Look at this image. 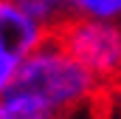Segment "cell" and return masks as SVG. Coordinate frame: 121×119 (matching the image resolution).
Here are the masks:
<instances>
[{
    "label": "cell",
    "mask_w": 121,
    "mask_h": 119,
    "mask_svg": "<svg viewBox=\"0 0 121 119\" xmlns=\"http://www.w3.org/2000/svg\"><path fill=\"white\" fill-rule=\"evenodd\" d=\"M48 37L28 11H23L14 0H0V96L14 79L20 62Z\"/></svg>",
    "instance_id": "cell-3"
},
{
    "label": "cell",
    "mask_w": 121,
    "mask_h": 119,
    "mask_svg": "<svg viewBox=\"0 0 121 119\" xmlns=\"http://www.w3.org/2000/svg\"><path fill=\"white\" fill-rule=\"evenodd\" d=\"M14 3L23 11H28L48 34H56L70 17H76L73 0H14Z\"/></svg>",
    "instance_id": "cell-4"
},
{
    "label": "cell",
    "mask_w": 121,
    "mask_h": 119,
    "mask_svg": "<svg viewBox=\"0 0 121 119\" xmlns=\"http://www.w3.org/2000/svg\"><path fill=\"white\" fill-rule=\"evenodd\" d=\"M93 111H96V108H93ZM85 114H87V111H85ZM79 116H82V114H79ZM79 116H73V119H79Z\"/></svg>",
    "instance_id": "cell-6"
},
{
    "label": "cell",
    "mask_w": 121,
    "mask_h": 119,
    "mask_svg": "<svg viewBox=\"0 0 121 119\" xmlns=\"http://www.w3.org/2000/svg\"><path fill=\"white\" fill-rule=\"evenodd\" d=\"M56 37L104 85L121 79V20L76 14L56 31Z\"/></svg>",
    "instance_id": "cell-2"
},
{
    "label": "cell",
    "mask_w": 121,
    "mask_h": 119,
    "mask_svg": "<svg viewBox=\"0 0 121 119\" xmlns=\"http://www.w3.org/2000/svg\"><path fill=\"white\" fill-rule=\"evenodd\" d=\"M73 11L79 17L121 20V0H73Z\"/></svg>",
    "instance_id": "cell-5"
},
{
    "label": "cell",
    "mask_w": 121,
    "mask_h": 119,
    "mask_svg": "<svg viewBox=\"0 0 121 119\" xmlns=\"http://www.w3.org/2000/svg\"><path fill=\"white\" fill-rule=\"evenodd\" d=\"M104 82L85 68L56 34H48L20 62L0 96L11 119H73L96 108Z\"/></svg>",
    "instance_id": "cell-1"
}]
</instances>
